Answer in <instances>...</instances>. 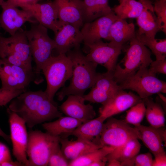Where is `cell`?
<instances>
[{"instance_id": "obj_48", "label": "cell", "mask_w": 166, "mask_h": 166, "mask_svg": "<svg viewBox=\"0 0 166 166\" xmlns=\"http://www.w3.org/2000/svg\"><path fill=\"white\" fill-rule=\"evenodd\" d=\"M4 1V0H0V6Z\"/></svg>"}, {"instance_id": "obj_51", "label": "cell", "mask_w": 166, "mask_h": 166, "mask_svg": "<svg viewBox=\"0 0 166 166\" xmlns=\"http://www.w3.org/2000/svg\"></svg>"}, {"instance_id": "obj_2", "label": "cell", "mask_w": 166, "mask_h": 166, "mask_svg": "<svg viewBox=\"0 0 166 166\" xmlns=\"http://www.w3.org/2000/svg\"><path fill=\"white\" fill-rule=\"evenodd\" d=\"M66 54L72 62L73 74L69 85L64 86L57 94L60 101L70 95L83 96L86 90L94 85L99 73L96 71L98 65L84 55L80 45L69 51Z\"/></svg>"}, {"instance_id": "obj_17", "label": "cell", "mask_w": 166, "mask_h": 166, "mask_svg": "<svg viewBox=\"0 0 166 166\" xmlns=\"http://www.w3.org/2000/svg\"><path fill=\"white\" fill-rule=\"evenodd\" d=\"M58 20L62 25L69 24L79 29L84 24L82 0H54Z\"/></svg>"}, {"instance_id": "obj_33", "label": "cell", "mask_w": 166, "mask_h": 166, "mask_svg": "<svg viewBox=\"0 0 166 166\" xmlns=\"http://www.w3.org/2000/svg\"><path fill=\"white\" fill-rule=\"evenodd\" d=\"M146 107L142 101L130 108L127 112L125 121L135 126L140 124L145 115Z\"/></svg>"}, {"instance_id": "obj_26", "label": "cell", "mask_w": 166, "mask_h": 166, "mask_svg": "<svg viewBox=\"0 0 166 166\" xmlns=\"http://www.w3.org/2000/svg\"><path fill=\"white\" fill-rule=\"evenodd\" d=\"M84 23L90 22L112 13L109 0H83Z\"/></svg>"}, {"instance_id": "obj_16", "label": "cell", "mask_w": 166, "mask_h": 166, "mask_svg": "<svg viewBox=\"0 0 166 166\" xmlns=\"http://www.w3.org/2000/svg\"><path fill=\"white\" fill-rule=\"evenodd\" d=\"M118 18L113 11L90 22L84 23L81 30L86 46L104 39L107 40L110 27Z\"/></svg>"}, {"instance_id": "obj_1", "label": "cell", "mask_w": 166, "mask_h": 166, "mask_svg": "<svg viewBox=\"0 0 166 166\" xmlns=\"http://www.w3.org/2000/svg\"><path fill=\"white\" fill-rule=\"evenodd\" d=\"M8 108L22 119L30 128L62 115L56 103L42 90L25 91L11 101Z\"/></svg>"}, {"instance_id": "obj_20", "label": "cell", "mask_w": 166, "mask_h": 166, "mask_svg": "<svg viewBox=\"0 0 166 166\" xmlns=\"http://www.w3.org/2000/svg\"><path fill=\"white\" fill-rule=\"evenodd\" d=\"M54 35L55 49L58 54H66L83 42L80 29L69 24L63 25Z\"/></svg>"}, {"instance_id": "obj_36", "label": "cell", "mask_w": 166, "mask_h": 166, "mask_svg": "<svg viewBox=\"0 0 166 166\" xmlns=\"http://www.w3.org/2000/svg\"><path fill=\"white\" fill-rule=\"evenodd\" d=\"M153 159L151 154L147 152L137 154L133 158L121 164V166H152Z\"/></svg>"}, {"instance_id": "obj_7", "label": "cell", "mask_w": 166, "mask_h": 166, "mask_svg": "<svg viewBox=\"0 0 166 166\" xmlns=\"http://www.w3.org/2000/svg\"><path fill=\"white\" fill-rule=\"evenodd\" d=\"M60 137L40 130H32L28 133L26 152L28 166H48L53 149L59 143Z\"/></svg>"}, {"instance_id": "obj_45", "label": "cell", "mask_w": 166, "mask_h": 166, "mask_svg": "<svg viewBox=\"0 0 166 166\" xmlns=\"http://www.w3.org/2000/svg\"><path fill=\"white\" fill-rule=\"evenodd\" d=\"M107 166H121V163L115 159H112L107 161Z\"/></svg>"}, {"instance_id": "obj_46", "label": "cell", "mask_w": 166, "mask_h": 166, "mask_svg": "<svg viewBox=\"0 0 166 166\" xmlns=\"http://www.w3.org/2000/svg\"><path fill=\"white\" fill-rule=\"evenodd\" d=\"M0 136L2 137L6 141L10 142L11 140L10 136L6 134L0 127Z\"/></svg>"}, {"instance_id": "obj_10", "label": "cell", "mask_w": 166, "mask_h": 166, "mask_svg": "<svg viewBox=\"0 0 166 166\" xmlns=\"http://www.w3.org/2000/svg\"><path fill=\"white\" fill-rule=\"evenodd\" d=\"M2 87L12 89H26L31 82L38 84L43 81L34 70L30 71L4 61L0 58Z\"/></svg>"}, {"instance_id": "obj_21", "label": "cell", "mask_w": 166, "mask_h": 166, "mask_svg": "<svg viewBox=\"0 0 166 166\" xmlns=\"http://www.w3.org/2000/svg\"><path fill=\"white\" fill-rule=\"evenodd\" d=\"M134 127L137 131L139 139L154 156L165 152L163 142L166 140V131L163 127L156 128L141 124Z\"/></svg>"}, {"instance_id": "obj_9", "label": "cell", "mask_w": 166, "mask_h": 166, "mask_svg": "<svg viewBox=\"0 0 166 166\" xmlns=\"http://www.w3.org/2000/svg\"><path fill=\"white\" fill-rule=\"evenodd\" d=\"M104 123L100 136L101 145L111 146L114 149L122 146L129 140L139 139L138 132L124 121L109 117Z\"/></svg>"}, {"instance_id": "obj_37", "label": "cell", "mask_w": 166, "mask_h": 166, "mask_svg": "<svg viewBox=\"0 0 166 166\" xmlns=\"http://www.w3.org/2000/svg\"><path fill=\"white\" fill-rule=\"evenodd\" d=\"M26 90L12 89L1 87L0 89V107L6 105Z\"/></svg>"}, {"instance_id": "obj_8", "label": "cell", "mask_w": 166, "mask_h": 166, "mask_svg": "<svg viewBox=\"0 0 166 166\" xmlns=\"http://www.w3.org/2000/svg\"><path fill=\"white\" fill-rule=\"evenodd\" d=\"M123 90L136 92L142 99L159 93H166V83L158 79L148 67L140 68L133 75L119 83Z\"/></svg>"}, {"instance_id": "obj_13", "label": "cell", "mask_w": 166, "mask_h": 166, "mask_svg": "<svg viewBox=\"0 0 166 166\" xmlns=\"http://www.w3.org/2000/svg\"><path fill=\"white\" fill-rule=\"evenodd\" d=\"M87 47L89 51L86 56L89 60L97 65H102L107 71L113 72L123 47L110 42L105 43L101 40Z\"/></svg>"}, {"instance_id": "obj_35", "label": "cell", "mask_w": 166, "mask_h": 166, "mask_svg": "<svg viewBox=\"0 0 166 166\" xmlns=\"http://www.w3.org/2000/svg\"><path fill=\"white\" fill-rule=\"evenodd\" d=\"M60 144V143L58 144L52 151L48 160V166H69V161L63 152Z\"/></svg>"}, {"instance_id": "obj_34", "label": "cell", "mask_w": 166, "mask_h": 166, "mask_svg": "<svg viewBox=\"0 0 166 166\" xmlns=\"http://www.w3.org/2000/svg\"><path fill=\"white\" fill-rule=\"evenodd\" d=\"M153 10L157 16L156 22L160 30L166 33V0H157L154 3Z\"/></svg>"}, {"instance_id": "obj_4", "label": "cell", "mask_w": 166, "mask_h": 166, "mask_svg": "<svg viewBox=\"0 0 166 166\" xmlns=\"http://www.w3.org/2000/svg\"><path fill=\"white\" fill-rule=\"evenodd\" d=\"M147 47L136 37L129 41L125 55L120 63L117 64L113 75L118 84L134 75L141 67H148L153 61Z\"/></svg>"}, {"instance_id": "obj_39", "label": "cell", "mask_w": 166, "mask_h": 166, "mask_svg": "<svg viewBox=\"0 0 166 166\" xmlns=\"http://www.w3.org/2000/svg\"><path fill=\"white\" fill-rule=\"evenodd\" d=\"M10 160L11 159L8 148L0 142V164L3 162Z\"/></svg>"}, {"instance_id": "obj_5", "label": "cell", "mask_w": 166, "mask_h": 166, "mask_svg": "<svg viewBox=\"0 0 166 166\" xmlns=\"http://www.w3.org/2000/svg\"><path fill=\"white\" fill-rule=\"evenodd\" d=\"M42 71L47 82V87L44 92L49 100L55 103L53 98L55 94L72 77V62L66 54L52 55L43 66Z\"/></svg>"}, {"instance_id": "obj_25", "label": "cell", "mask_w": 166, "mask_h": 166, "mask_svg": "<svg viewBox=\"0 0 166 166\" xmlns=\"http://www.w3.org/2000/svg\"><path fill=\"white\" fill-rule=\"evenodd\" d=\"M82 123L80 120L69 116H61L55 121L44 122L42 126L50 135L65 138Z\"/></svg>"}, {"instance_id": "obj_28", "label": "cell", "mask_w": 166, "mask_h": 166, "mask_svg": "<svg viewBox=\"0 0 166 166\" xmlns=\"http://www.w3.org/2000/svg\"><path fill=\"white\" fill-rule=\"evenodd\" d=\"M154 13L144 8L140 14L136 18L139 29L136 34H143L151 38H155L157 32L160 31L155 18Z\"/></svg>"}, {"instance_id": "obj_14", "label": "cell", "mask_w": 166, "mask_h": 166, "mask_svg": "<svg viewBox=\"0 0 166 166\" xmlns=\"http://www.w3.org/2000/svg\"><path fill=\"white\" fill-rule=\"evenodd\" d=\"M2 12L0 15L1 26L10 35L20 30L26 22L31 24L38 23L28 10L18 9L4 1L1 6Z\"/></svg>"}, {"instance_id": "obj_40", "label": "cell", "mask_w": 166, "mask_h": 166, "mask_svg": "<svg viewBox=\"0 0 166 166\" xmlns=\"http://www.w3.org/2000/svg\"><path fill=\"white\" fill-rule=\"evenodd\" d=\"M154 156L152 166H166V155L165 152L156 154Z\"/></svg>"}, {"instance_id": "obj_15", "label": "cell", "mask_w": 166, "mask_h": 166, "mask_svg": "<svg viewBox=\"0 0 166 166\" xmlns=\"http://www.w3.org/2000/svg\"><path fill=\"white\" fill-rule=\"evenodd\" d=\"M22 9L30 11L38 23L54 34L63 26L59 21L57 7L54 1L22 5Z\"/></svg>"}, {"instance_id": "obj_41", "label": "cell", "mask_w": 166, "mask_h": 166, "mask_svg": "<svg viewBox=\"0 0 166 166\" xmlns=\"http://www.w3.org/2000/svg\"><path fill=\"white\" fill-rule=\"evenodd\" d=\"M41 0H18L15 6L20 7L22 6L27 5H32L38 3Z\"/></svg>"}, {"instance_id": "obj_42", "label": "cell", "mask_w": 166, "mask_h": 166, "mask_svg": "<svg viewBox=\"0 0 166 166\" xmlns=\"http://www.w3.org/2000/svg\"><path fill=\"white\" fill-rule=\"evenodd\" d=\"M143 5L144 8H146L154 13L153 6L152 2L150 0H138Z\"/></svg>"}, {"instance_id": "obj_11", "label": "cell", "mask_w": 166, "mask_h": 166, "mask_svg": "<svg viewBox=\"0 0 166 166\" xmlns=\"http://www.w3.org/2000/svg\"><path fill=\"white\" fill-rule=\"evenodd\" d=\"M7 111L9 115L13 155L17 160L24 166H28V160L26 152L28 133L26 123L16 113L8 108Z\"/></svg>"}, {"instance_id": "obj_24", "label": "cell", "mask_w": 166, "mask_h": 166, "mask_svg": "<svg viewBox=\"0 0 166 166\" xmlns=\"http://www.w3.org/2000/svg\"><path fill=\"white\" fill-rule=\"evenodd\" d=\"M135 26L125 19L118 18L112 25L106 40L117 45H123L136 37Z\"/></svg>"}, {"instance_id": "obj_50", "label": "cell", "mask_w": 166, "mask_h": 166, "mask_svg": "<svg viewBox=\"0 0 166 166\" xmlns=\"http://www.w3.org/2000/svg\"><path fill=\"white\" fill-rule=\"evenodd\" d=\"M1 26L0 20V27Z\"/></svg>"}, {"instance_id": "obj_29", "label": "cell", "mask_w": 166, "mask_h": 166, "mask_svg": "<svg viewBox=\"0 0 166 166\" xmlns=\"http://www.w3.org/2000/svg\"><path fill=\"white\" fill-rule=\"evenodd\" d=\"M138 139H132L120 148L114 150L106 156L107 161L115 159L121 164L134 157L139 154L141 148Z\"/></svg>"}, {"instance_id": "obj_30", "label": "cell", "mask_w": 166, "mask_h": 166, "mask_svg": "<svg viewBox=\"0 0 166 166\" xmlns=\"http://www.w3.org/2000/svg\"><path fill=\"white\" fill-rule=\"evenodd\" d=\"M144 7L139 1L123 0L114 7L113 10L118 18H136L141 13Z\"/></svg>"}, {"instance_id": "obj_47", "label": "cell", "mask_w": 166, "mask_h": 166, "mask_svg": "<svg viewBox=\"0 0 166 166\" xmlns=\"http://www.w3.org/2000/svg\"><path fill=\"white\" fill-rule=\"evenodd\" d=\"M18 1V0H7L5 2L10 5L15 6V5Z\"/></svg>"}, {"instance_id": "obj_27", "label": "cell", "mask_w": 166, "mask_h": 166, "mask_svg": "<svg viewBox=\"0 0 166 166\" xmlns=\"http://www.w3.org/2000/svg\"><path fill=\"white\" fill-rule=\"evenodd\" d=\"M146 107L145 115L151 126L156 128L164 126V112L161 104L150 97L142 99Z\"/></svg>"}, {"instance_id": "obj_19", "label": "cell", "mask_w": 166, "mask_h": 166, "mask_svg": "<svg viewBox=\"0 0 166 166\" xmlns=\"http://www.w3.org/2000/svg\"><path fill=\"white\" fill-rule=\"evenodd\" d=\"M85 101L83 96L70 95L59 109L67 116L85 122L94 118L96 115L93 106L89 103L85 104Z\"/></svg>"}, {"instance_id": "obj_43", "label": "cell", "mask_w": 166, "mask_h": 166, "mask_svg": "<svg viewBox=\"0 0 166 166\" xmlns=\"http://www.w3.org/2000/svg\"><path fill=\"white\" fill-rule=\"evenodd\" d=\"M21 163L17 160L13 161L12 160L6 161L2 162L0 164V166H23Z\"/></svg>"}, {"instance_id": "obj_6", "label": "cell", "mask_w": 166, "mask_h": 166, "mask_svg": "<svg viewBox=\"0 0 166 166\" xmlns=\"http://www.w3.org/2000/svg\"><path fill=\"white\" fill-rule=\"evenodd\" d=\"M25 32L35 63L34 71L40 75L43 66L55 49L54 41L49 37L48 29L38 23L32 24L30 28Z\"/></svg>"}, {"instance_id": "obj_18", "label": "cell", "mask_w": 166, "mask_h": 166, "mask_svg": "<svg viewBox=\"0 0 166 166\" xmlns=\"http://www.w3.org/2000/svg\"><path fill=\"white\" fill-rule=\"evenodd\" d=\"M143 101L131 91L120 90L107 104L99 108L100 115L106 119L121 113Z\"/></svg>"}, {"instance_id": "obj_3", "label": "cell", "mask_w": 166, "mask_h": 166, "mask_svg": "<svg viewBox=\"0 0 166 166\" xmlns=\"http://www.w3.org/2000/svg\"><path fill=\"white\" fill-rule=\"evenodd\" d=\"M0 58L27 70H34L33 58L25 31L21 29L10 37H0Z\"/></svg>"}, {"instance_id": "obj_49", "label": "cell", "mask_w": 166, "mask_h": 166, "mask_svg": "<svg viewBox=\"0 0 166 166\" xmlns=\"http://www.w3.org/2000/svg\"><path fill=\"white\" fill-rule=\"evenodd\" d=\"M123 0H119V2H121Z\"/></svg>"}, {"instance_id": "obj_44", "label": "cell", "mask_w": 166, "mask_h": 166, "mask_svg": "<svg viewBox=\"0 0 166 166\" xmlns=\"http://www.w3.org/2000/svg\"><path fill=\"white\" fill-rule=\"evenodd\" d=\"M107 162L106 157L104 158L96 161L91 164L89 166H104L106 165Z\"/></svg>"}, {"instance_id": "obj_32", "label": "cell", "mask_w": 166, "mask_h": 166, "mask_svg": "<svg viewBox=\"0 0 166 166\" xmlns=\"http://www.w3.org/2000/svg\"><path fill=\"white\" fill-rule=\"evenodd\" d=\"M136 38L143 45L148 47L155 55L156 60L166 59V39L158 40L143 34H136Z\"/></svg>"}, {"instance_id": "obj_22", "label": "cell", "mask_w": 166, "mask_h": 166, "mask_svg": "<svg viewBox=\"0 0 166 166\" xmlns=\"http://www.w3.org/2000/svg\"><path fill=\"white\" fill-rule=\"evenodd\" d=\"M60 143L63 152L69 161L103 147L91 141L80 139L71 141L67 138H60Z\"/></svg>"}, {"instance_id": "obj_38", "label": "cell", "mask_w": 166, "mask_h": 166, "mask_svg": "<svg viewBox=\"0 0 166 166\" xmlns=\"http://www.w3.org/2000/svg\"><path fill=\"white\" fill-rule=\"evenodd\" d=\"M149 69L152 72L156 74L160 73L166 74V59L156 60L153 61L150 64Z\"/></svg>"}, {"instance_id": "obj_23", "label": "cell", "mask_w": 166, "mask_h": 166, "mask_svg": "<svg viewBox=\"0 0 166 166\" xmlns=\"http://www.w3.org/2000/svg\"><path fill=\"white\" fill-rule=\"evenodd\" d=\"M106 119L100 115L96 118L83 122L75 128L70 136H73L77 139L89 140L101 145L100 136L104 122Z\"/></svg>"}, {"instance_id": "obj_31", "label": "cell", "mask_w": 166, "mask_h": 166, "mask_svg": "<svg viewBox=\"0 0 166 166\" xmlns=\"http://www.w3.org/2000/svg\"><path fill=\"white\" fill-rule=\"evenodd\" d=\"M114 149L111 146H104L70 161L69 166H89L92 163L104 158Z\"/></svg>"}, {"instance_id": "obj_12", "label": "cell", "mask_w": 166, "mask_h": 166, "mask_svg": "<svg viewBox=\"0 0 166 166\" xmlns=\"http://www.w3.org/2000/svg\"><path fill=\"white\" fill-rule=\"evenodd\" d=\"M121 89L114 79L113 72L107 71L99 73L90 91L83 97L85 101L103 105Z\"/></svg>"}]
</instances>
